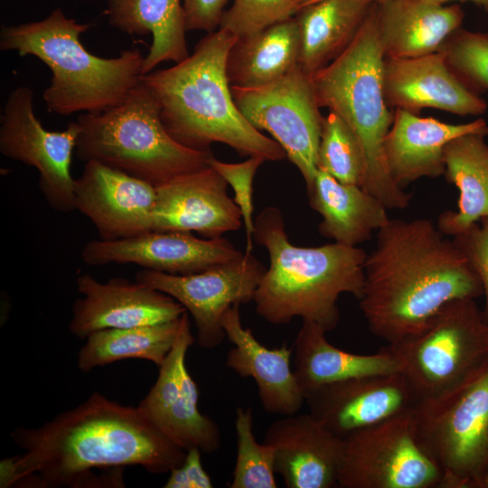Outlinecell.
<instances>
[{"instance_id": "6da1fadb", "label": "cell", "mask_w": 488, "mask_h": 488, "mask_svg": "<svg viewBox=\"0 0 488 488\" xmlns=\"http://www.w3.org/2000/svg\"><path fill=\"white\" fill-rule=\"evenodd\" d=\"M22 448L0 463V487H124L125 466L169 473L185 451L139 412L94 392L38 427H17Z\"/></svg>"}, {"instance_id": "7a4b0ae2", "label": "cell", "mask_w": 488, "mask_h": 488, "mask_svg": "<svg viewBox=\"0 0 488 488\" xmlns=\"http://www.w3.org/2000/svg\"><path fill=\"white\" fill-rule=\"evenodd\" d=\"M377 232L359 299L375 336L398 342L420 330L448 302L483 296L465 255L430 220L389 219Z\"/></svg>"}, {"instance_id": "3957f363", "label": "cell", "mask_w": 488, "mask_h": 488, "mask_svg": "<svg viewBox=\"0 0 488 488\" xmlns=\"http://www.w3.org/2000/svg\"><path fill=\"white\" fill-rule=\"evenodd\" d=\"M237 38L219 28L202 38L186 59L145 74L141 81L155 98L164 128L182 145L207 151L222 143L241 156L283 160L281 145L256 129L233 99L226 63Z\"/></svg>"}, {"instance_id": "277c9868", "label": "cell", "mask_w": 488, "mask_h": 488, "mask_svg": "<svg viewBox=\"0 0 488 488\" xmlns=\"http://www.w3.org/2000/svg\"><path fill=\"white\" fill-rule=\"evenodd\" d=\"M253 239L269 256V267L253 300L257 314L267 323L283 325L299 317L330 332L339 323V296L346 293L358 300L361 297L364 249L336 242L296 246L275 206L264 208L254 221Z\"/></svg>"}, {"instance_id": "5b68a950", "label": "cell", "mask_w": 488, "mask_h": 488, "mask_svg": "<svg viewBox=\"0 0 488 488\" xmlns=\"http://www.w3.org/2000/svg\"><path fill=\"white\" fill-rule=\"evenodd\" d=\"M89 28L60 8L41 21L1 28L2 51L35 56L51 70L42 95L51 113L103 112L122 103L141 81L145 56L140 50H125L115 58L94 55L80 40Z\"/></svg>"}, {"instance_id": "8992f818", "label": "cell", "mask_w": 488, "mask_h": 488, "mask_svg": "<svg viewBox=\"0 0 488 488\" xmlns=\"http://www.w3.org/2000/svg\"><path fill=\"white\" fill-rule=\"evenodd\" d=\"M384 59L373 3L352 43L311 80L318 106L337 114L361 145L365 164L361 187L388 210H403L411 195L391 178L384 153L394 119L383 90Z\"/></svg>"}, {"instance_id": "52a82bcc", "label": "cell", "mask_w": 488, "mask_h": 488, "mask_svg": "<svg viewBox=\"0 0 488 488\" xmlns=\"http://www.w3.org/2000/svg\"><path fill=\"white\" fill-rule=\"evenodd\" d=\"M80 131L75 151L84 161H97L154 185L209 165L211 150L199 151L176 142L164 128L159 105L142 82L119 105L78 117Z\"/></svg>"}, {"instance_id": "ba28073f", "label": "cell", "mask_w": 488, "mask_h": 488, "mask_svg": "<svg viewBox=\"0 0 488 488\" xmlns=\"http://www.w3.org/2000/svg\"><path fill=\"white\" fill-rule=\"evenodd\" d=\"M418 402L440 399L488 366V324L475 299L448 302L418 332L388 343Z\"/></svg>"}, {"instance_id": "9c48e42d", "label": "cell", "mask_w": 488, "mask_h": 488, "mask_svg": "<svg viewBox=\"0 0 488 488\" xmlns=\"http://www.w3.org/2000/svg\"><path fill=\"white\" fill-rule=\"evenodd\" d=\"M412 412L418 439L441 473L440 488H480L488 470V366Z\"/></svg>"}, {"instance_id": "30bf717a", "label": "cell", "mask_w": 488, "mask_h": 488, "mask_svg": "<svg viewBox=\"0 0 488 488\" xmlns=\"http://www.w3.org/2000/svg\"><path fill=\"white\" fill-rule=\"evenodd\" d=\"M412 409L344 438L340 488H440L441 473L421 446Z\"/></svg>"}, {"instance_id": "8fae6325", "label": "cell", "mask_w": 488, "mask_h": 488, "mask_svg": "<svg viewBox=\"0 0 488 488\" xmlns=\"http://www.w3.org/2000/svg\"><path fill=\"white\" fill-rule=\"evenodd\" d=\"M236 106L258 130L269 133L298 169L306 189L314 181L323 120L311 76L296 65L258 88L230 87Z\"/></svg>"}, {"instance_id": "7c38bea8", "label": "cell", "mask_w": 488, "mask_h": 488, "mask_svg": "<svg viewBox=\"0 0 488 488\" xmlns=\"http://www.w3.org/2000/svg\"><path fill=\"white\" fill-rule=\"evenodd\" d=\"M33 94L27 86L10 92L0 117V152L34 167L39 188L49 205L70 212L75 210V179L70 165L80 127L73 121L62 131L45 129L35 116Z\"/></svg>"}, {"instance_id": "4fadbf2b", "label": "cell", "mask_w": 488, "mask_h": 488, "mask_svg": "<svg viewBox=\"0 0 488 488\" xmlns=\"http://www.w3.org/2000/svg\"><path fill=\"white\" fill-rule=\"evenodd\" d=\"M266 269L251 252H244L235 260L198 273L172 275L144 269L136 280L178 301L194 321L198 344L211 350L226 337L221 324L225 312L235 304L254 300Z\"/></svg>"}, {"instance_id": "5bb4252c", "label": "cell", "mask_w": 488, "mask_h": 488, "mask_svg": "<svg viewBox=\"0 0 488 488\" xmlns=\"http://www.w3.org/2000/svg\"><path fill=\"white\" fill-rule=\"evenodd\" d=\"M194 341L185 311L174 345L158 367L155 384L136 408L184 451L196 447L211 454L221 446V431L217 423L198 408L199 389L186 367V354Z\"/></svg>"}, {"instance_id": "9a60e30c", "label": "cell", "mask_w": 488, "mask_h": 488, "mask_svg": "<svg viewBox=\"0 0 488 488\" xmlns=\"http://www.w3.org/2000/svg\"><path fill=\"white\" fill-rule=\"evenodd\" d=\"M243 253L221 237L200 239L191 232L151 230L117 240H90L80 257L92 267L131 263L145 269L189 275L230 262Z\"/></svg>"}, {"instance_id": "2e32d148", "label": "cell", "mask_w": 488, "mask_h": 488, "mask_svg": "<svg viewBox=\"0 0 488 488\" xmlns=\"http://www.w3.org/2000/svg\"><path fill=\"white\" fill-rule=\"evenodd\" d=\"M155 185L88 161L74 182V207L95 226L99 239L117 240L153 230Z\"/></svg>"}, {"instance_id": "e0dca14e", "label": "cell", "mask_w": 488, "mask_h": 488, "mask_svg": "<svg viewBox=\"0 0 488 488\" xmlns=\"http://www.w3.org/2000/svg\"><path fill=\"white\" fill-rule=\"evenodd\" d=\"M305 400L309 413L343 439L409 410L418 403L400 372L324 385L307 391Z\"/></svg>"}, {"instance_id": "ac0fdd59", "label": "cell", "mask_w": 488, "mask_h": 488, "mask_svg": "<svg viewBox=\"0 0 488 488\" xmlns=\"http://www.w3.org/2000/svg\"><path fill=\"white\" fill-rule=\"evenodd\" d=\"M76 285L81 297L73 304L69 329L80 339L105 329L173 321L186 311L169 295L136 280L116 277L102 283L89 274H82Z\"/></svg>"}, {"instance_id": "d6986e66", "label": "cell", "mask_w": 488, "mask_h": 488, "mask_svg": "<svg viewBox=\"0 0 488 488\" xmlns=\"http://www.w3.org/2000/svg\"><path fill=\"white\" fill-rule=\"evenodd\" d=\"M227 184L208 165L155 185L153 230L194 231L206 239L238 230L242 216Z\"/></svg>"}, {"instance_id": "ffe728a7", "label": "cell", "mask_w": 488, "mask_h": 488, "mask_svg": "<svg viewBox=\"0 0 488 488\" xmlns=\"http://www.w3.org/2000/svg\"><path fill=\"white\" fill-rule=\"evenodd\" d=\"M383 90L389 108L417 115L427 108L459 116H479L487 109L486 101L459 79L441 51L415 58H385Z\"/></svg>"}, {"instance_id": "44dd1931", "label": "cell", "mask_w": 488, "mask_h": 488, "mask_svg": "<svg viewBox=\"0 0 488 488\" xmlns=\"http://www.w3.org/2000/svg\"><path fill=\"white\" fill-rule=\"evenodd\" d=\"M264 442L273 447L275 471L286 487H338L344 439L309 412L275 420L267 427Z\"/></svg>"}, {"instance_id": "7402d4cb", "label": "cell", "mask_w": 488, "mask_h": 488, "mask_svg": "<svg viewBox=\"0 0 488 488\" xmlns=\"http://www.w3.org/2000/svg\"><path fill=\"white\" fill-rule=\"evenodd\" d=\"M239 305L230 307L221 320L226 337L233 344L227 353V367L242 378L255 380L266 412L297 414L305 400L291 368L293 349L286 344L271 349L260 343L250 328L243 327Z\"/></svg>"}, {"instance_id": "603a6c76", "label": "cell", "mask_w": 488, "mask_h": 488, "mask_svg": "<svg viewBox=\"0 0 488 488\" xmlns=\"http://www.w3.org/2000/svg\"><path fill=\"white\" fill-rule=\"evenodd\" d=\"M470 133L488 136L486 121L478 118L465 124H449L396 108L384 142L386 164L391 178L404 189L420 178L444 175L446 145Z\"/></svg>"}, {"instance_id": "cb8c5ba5", "label": "cell", "mask_w": 488, "mask_h": 488, "mask_svg": "<svg viewBox=\"0 0 488 488\" xmlns=\"http://www.w3.org/2000/svg\"><path fill=\"white\" fill-rule=\"evenodd\" d=\"M376 4L385 58H415L439 52L461 28L465 17L459 5L435 0H383Z\"/></svg>"}, {"instance_id": "d4e9b609", "label": "cell", "mask_w": 488, "mask_h": 488, "mask_svg": "<svg viewBox=\"0 0 488 488\" xmlns=\"http://www.w3.org/2000/svg\"><path fill=\"white\" fill-rule=\"evenodd\" d=\"M326 333L319 324L303 321L293 344L294 372L304 395L348 379L400 372L387 346L372 354L352 353L331 344Z\"/></svg>"}, {"instance_id": "484cf974", "label": "cell", "mask_w": 488, "mask_h": 488, "mask_svg": "<svg viewBox=\"0 0 488 488\" xmlns=\"http://www.w3.org/2000/svg\"><path fill=\"white\" fill-rule=\"evenodd\" d=\"M307 191L309 204L322 218L318 230L334 242L357 247L389 221L385 205L355 184L341 183L318 169Z\"/></svg>"}, {"instance_id": "4316f807", "label": "cell", "mask_w": 488, "mask_h": 488, "mask_svg": "<svg viewBox=\"0 0 488 488\" xmlns=\"http://www.w3.org/2000/svg\"><path fill=\"white\" fill-rule=\"evenodd\" d=\"M373 0H314L296 14L298 66L309 76L321 70L352 43Z\"/></svg>"}, {"instance_id": "83f0119b", "label": "cell", "mask_w": 488, "mask_h": 488, "mask_svg": "<svg viewBox=\"0 0 488 488\" xmlns=\"http://www.w3.org/2000/svg\"><path fill=\"white\" fill-rule=\"evenodd\" d=\"M104 14L108 23L128 35H152L142 73L164 61L186 59V23L183 0H108Z\"/></svg>"}, {"instance_id": "f1b7e54d", "label": "cell", "mask_w": 488, "mask_h": 488, "mask_svg": "<svg viewBox=\"0 0 488 488\" xmlns=\"http://www.w3.org/2000/svg\"><path fill=\"white\" fill-rule=\"evenodd\" d=\"M486 134L470 133L450 140L444 149L445 177L456 186V211L438 215L436 226L455 237L488 218V144Z\"/></svg>"}, {"instance_id": "f546056e", "label": "cell", "mask_w": 488, "mask_h": 488, "mask_svg": "<svg viewBox=\"0 0 488 488\" xmlns=\"http://www.w3.org/2000/svg\"><path fill=\"white\" fill-rule=\"evenodd\" d=\"M299 50L295 16L238 37L227 57L230 87L258 88L278 80L298 65Z\"/></svg>"}, {"instance_id": "4dcf8cb0", "label": "cell", "mask_w": 488, "mask_h": 488, "mask_svg": "<svg viewBox=\"0 0 488 488\" xmlns=\"http://www.w3.org/2000/svg\"><path fill=\"white\" fill-rule=\"evenodd\" d=\"M182 316L156 324L92 333L79 351L77 367L87 372L131 358L150 361L159 367L176 342Z\"/></svg>"}, {"instance_id": "1f68e13d", "label": "cell", "mask_w": 488, "mask_h": 488, "mask_svg": "<svg viewBox=\"0 0 488 488\" xmlns=\"http://www.w3.org/2000/svg\"><path fill=\"white\" fill-rule=\"evenodd\" d=\"M236 461L230 488H277L275 455L271 446L258 443L253 431L251 408L239 407L235 415Z\"/></svg>"}, {"instance_id": "d6a6232c", "label": "cell", "mask_w": 488, "mask_h": 488, "mask_svg": "<svg viewBox=\"0 0 488 488\" xmlns=\"http://www.w3.org/2000/svg\"><path fill=\"white\" fill-rule=\"evenodd\" d=\"M317 167L341 183L362 185L365 164L361 145L349 126L331 111L323 120Z\"/></svg>"}, {"instance_id": "836d02e7", "label": "cell", "mask_w": 488, "mask_h": 488, "mask_svg": "<svg viewBox=\"0 0 488 488\" xmlns=\"http://www.w3.org/2000/svg\"><path fill=\"white\" fill-rule=\"evenodd\" d=\"M459 79L476 93L488 90V33L462 27L440 50Z\"/></svg>"}, {"instance_id": "e575fe53", "label": "cell", "mask_w": 488, "mask_h": 488, "mask_svg": "<svg viewBox=\"0 0 488 488\" xmlns=\"http://www.w3.org/2000/svg\"><path fill=\"white\" fill-rule=\"evenodd\" d=\"M299 9L293 0H233L219 28L241 37L294 17Z\"/></svg>"}, {"instance_id": "d590c367", "label": "cell", "mask_w": 488, "mask_h": 488, "mask_svg": "<svg viewBox=\"0 0 488 488\" xmlns=\"http://www.w3.org/2000/svg\"><path fill=\"white\" fill-rule=\"evenodd\" d=\"M266 162L261 156H249L240 163H226L212 155L209 161L211 166L230 184L234 192V202L240 210L246 232V250L253 249V180L259 166Z\"/></svg>"}, {"instance_id": "8d00e7d4", "label": "cell", "mask_w": 488, "mask_h": 488, "mask_svg": "<svg viewBox=\"0 0 488 488\" xmlns=\"http://www.w3.org/2000/svg\"><path fill=\"white\" fill-rule=\"evenodd\" d=\"M452 239L480 279L484 296L482 312L488 324V218L481 220Z\"/></svg>"}, {"instance_id": "74e56055", "label": "cell", "mask_w": 488, "mask_h": 488, "mask_svg": "<svg viewBox=\"0 0 488 488\" xmlns=\"http://www.w3.org/2000/svg\"><path fill=\"white\" fill-rule=\"evenodd\" d=\"M202 451L196 447L185 451L183 463L169 472L164 488H211L213 483L203 468Z\"/></svg>"}, {"instance_id": "f35d334b", "label": "cell", "mask_w": 488, "mask_h": 488, "mask_svg": "<svg viewBox=\"0 0 488 488\" xmlns=\"http://www.w3.org/2000/svg\"><path fill=\"white\" fill-rule=\"evenodd\" d=\"M230 0H183L187 31L214 32Z\"/></svg>"}, {"instance_id": "ab89813d", "label": "cell", "mask_w": 488, "mask_h": 488, "mask_svg": "<svg viewBox=\"0 0 488 488\" xmlns=\"http://www.w3.org/2000/svg\"><path fill=\"white\" fill-rule=\"evenodd\" d=\"M435 1L441 4H446L452 1L470 2L477 5L481 9H483L484 12L488 13V0H435Z\"/></svg>"}, {"instance_id": "60d3db41", "label": "cell", "mask_w": 488, "mask_h": 488, "mask_svg": "<svg viewBox=\"0 0 488 488\" xmlns=\"http://www.w3.org/2000/svg\"><path fill=\"white\" fill-rule=\"evenodd\" d=\"M300 8L314 0H293Z\"/></svg>"}, {"instance_id": "b9f144b4", "label": "cell", "mask_w": 488, "mask_h": 488, "mask_svg": "<svg viewBox=\"0 0 488 488\" xmlns=\"http://www.w3.org/2000/svg\"><path fill=\"white\" fill-rule=\"evenodd\" d=\"M480 488H488V470L482 481Z\"/></svg>"}, {"instance_id": "7bdbcfd3", "label": "cell", "mask_w": 488, "mask_h": 488, "mask_svg": "<svg viewBox=\"0 0 488 488\" xmlns=\"http://www.w3.org/2000/svg\"><path fill=\"white\" fill-rule=\"evenodd\" d=\"M381 1H383V0H373V2H375V3H379V2H381Z\"/></svg>"}]
</instances>
